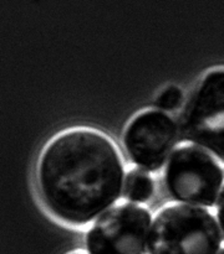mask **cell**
Wrapping results in <instances>:
<instances>
[{
    "label": "cell",
    "mask_w": 224,
    "mask_h": 254,
    "mask_svg": "<svg viewBox=\"0 0 224 254\" xmlns=\"http://www.w3.org/2000/svg\"><path fill=\"white\" fill-rule=\"evenodd\" d=\"M154 183L141 169H132L124 179L123 196L133 202H147L153 196Z\"/></svg>",
    "instance_id": "cell-7"
},
{
    "label": "cell",
    "mask_w": 224,
    "mask_h": 254,
    "mask_svg": "<svg viewBox=\"0 0 224 254\" xmlns=\"http://www.w3.org/2000/svg\"><path fill=\"white\" fill-rule=\"evenodd\" d=\"M217 216H218L219 223H221V227L224 232V186L221 195H219L218 202H217Z\"/></svg>",
    "instance_id": "cell-9"
},
{
    "label": "cell",
    "mask_w": 224,
    "mask_h": 254,
    "mask_svg": "<svg viewBox=\"0 0 224 254\" xmlns=\"http://www.w3.org/2000/svg\"><path fill=\"white\" fill-rule=\"evenodd\" d=\"M182 139L224 161V68L208 72L189 94L178 117Z\"/></svg>",
    "instance_id": "cell-3"
},
{
    "label": "cell",
    "mask_w": 224,
    "mask_h": 254,
    "mask_svg": "<svg viewBox=\"0 0 224 254\" xmlns=\"http://www.w3.org/2000/svg\"><path fill=\"white\" fill-rule=\"evenodd\" d=\"M151 213L133 203L114 206L100 216L86 235L90 254H143Z\"/></svg>",
    "instance_id": "cell-5"
},
{
    "label": "cell",
    "mask_w": 224,
    "mask_h": 254,
    "mask_svg": "<svg viewBox=\"0 0 224 254\" xmlns=\"http://www.w3.org/2000/svg\"><path fill=\"white\" fill-rule=\"evenodd\" d=\"M183 103V93L176 86H169L158 96L156 106L163 111H174Z\"/></svg>",
    "instance_id": "cell-8"
},
{
    "label": "cell",
    "mask_w": 224,
    "mask_h": 254,
    "mask_svg": "<svg viewBox=\"0 0 224 254\" xmlns=\"http://www.w3.org/2000/svg\"><path fill=\"white\" fill-rule=\"evenodd\" d=\"M36 176L50 212L70 225L82 226L119 197L123 164L109 136L76 128L60 133L45 146Z\"/></svg>",
    "instance_id": "cell-1"
},
{
    "label": "cell",
    "mask_w": 224,
    "mask_h": 254,
    "mask_svg": "<svg viewBox=\"0 0 224 254\" xmlns=\"http://www.w3.org/2000/svg\"><path fill=\"white\" fill-rule=\"evenodd\" d=\"M222 235L211 212L171 205L154 217L148 236L149 254H217Z\"/></svg>",
    "instance_id": "cell-2"
},
{
    "label": "cell",
    "mask_w": 224,
    "mask_h": 254,
    "mask_svg": "<svg viewBox=\"0 0 224 254\" xmlns=\"http://www.w3.org/2000/svg\"><path fill=\"white\" fill-rule=\"evenodd\" d=\"M178 130L163 112L146 111L134 117L124 131L123 143L131 160L148 171L161 169L177 143Z\"/></svg>",
    "instance_id": "cell-6"
},
{
    "label": "cell",
    "mask_w": 224,
    "mask_h": 254,
    "mask_svg": "<svg viewBox=\"0 0 224 254\" xmlns=\"http://www.w3.org/2000/svg\"><path fill=\"white\" fill-rule=\"evenodd\" d=\"M70 254H84V253H81V252H76V253H70Z\"/></svg>",
    "instance_id": "cell-10"
},
{
    "label": "cell",
    "mask_w": 224,
    "mask_h": 254,
    "mask_svg": "<svg viewBox=\"0 0 224 254\" xmlns=\"http://www.w3.org/2000/svg\"><path fill=\"white\" fill-rule=\"evenodd\" d=\"M219 254H224V250H222L221 253H219Z\"/></svg>",
    "instance_id": "cell-11"
},
{
    "label": "cell",
    "mask_w": 224,
    "mask_h": 254,
    "mask_svg": "<svg viewBox=\"0 0 224 254\" xmlns=\"http://www.w3.org/2000/svg\"><path fill=\"white\" fill-rule=\"evenodd\" d=\"M223 179L222 166L194 145L174 150L164 171V185L174 200L203 206H213Z\"/></svg>",
    "instance_id": "cell-4"
}]
</instances>
